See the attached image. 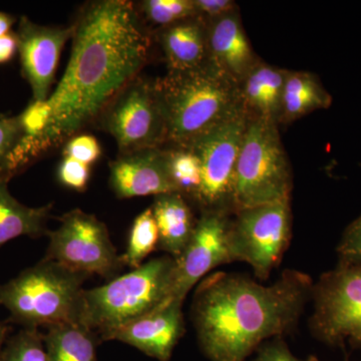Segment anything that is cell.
Instances as JSON below:
<instances>
[{"mask_svg": "<svg viewBox=\"0 0 361 361\" xmlns=\"http://www.w3.org/2000/svg\"><path fill=\"white\" fill-rule=\"evenodd\" d=\"M286 73L260 61L249 71L239 87L242 103L252 116L278 123Z\"/></svg>", "mask_w": 361, "mask_h": 361, "instance_id": "cell-20", "label": "cell"}, {"mask_svg": "<svg viewBox=\"0 0 361 361\" xmlns=\"http://www.w3.org/2000/svg\"><path fill=\"white\" fill-rule=\"evenodd\" d=\"M251 113L243 104L187 147L200 159L202 182L195 202L203 211L234 213L235 172Z\"/></svg>", "mask_w": 361, "mask_h": 361, "instance_id": "cell-7", "label": "cell"}, {"mask_svg": "<svg viewBox=\"0 0 361 361\" xmlns=\"http://www.w3.org/2000/svg\"><path fill=\"white\" fill-rule=\"evenodd\" d=\"M331 104L329 92L313 73L287 71L278 123L293 122L312 111L329 109Z\"/></svg>", "mask_w": 361, "mask_h": 361, "instance_id": "cell-21", "label": "cell"}, {"mask_svg": "<svg viewBox=\"0 0 361 361\" xmlns=\"http://www.w3.org/2000/svg\"><path fill=\"white\" fill-rule=\"evenodd\" d=\"M73 27L70 61L47 99L51 123L37 137L44 152L71 139L99 116L139 77L149 59L151 39L133 2H89Z\"/></svg>", "mask_w": 361, "mask_h": 361, "instance_id": "cell-1", "label": "cell"}, {"mask_svg": "<svg viewBox=\"0 0 361 361\" xmlns=\"http://www.w3.org/2000/svg\"><path fill=\"white\" fill-rule=\"evenodd\" d=\"M229 228L233 262H245L261 281L269 278L292 236L290 200L241 209Z\"/></svg>", "mask_w": 361, "mask_h": 361, "instance_id": "cell-10", "label": "cell"}, {"mask_svg": "<svg viewBox=\"0 0 361 361\" xmlns=\"http://www.w3.org/2000/svg\"><path fill=\"white\" fill-rule=\"evenodd\" d=\"M90 276L42 258L0 284V306L9 322L37 329L59 323H78L85 282Z\"/></svg>", "mask_w": 361, "mask_h": 361, "instance_id": "cell-5", "label": "cell"}, {"mask_svg": "<svg viewBox=\"0 0 361 361\" xmlns=\"http://www.w3.org/2000/svg\"><path fill=\"white\" fill-rule=\"evenodd\" d=\"M39 330L23 329L11 339L4 361H51Z\"/></svg>", "mask_w": 361, "mask_h": 361, "instance_id": "cell-26", "label": "cell"}, {"mask_svg": "<svg viewBox=\"0 0 361 361\" xmlns=\"http://www.w3.org/2000/svg\"><path fill=\"white\" fill-rule=\"evenodd\" d=\"M110 186L118 199L177 193L169 170V151L145 149L110 163Z\"/></svg>", "mask_w": 361, "mask_h": 361, "instance_id": "cell-14", "label": "cell"}, {"mask_svg": "<svg viewBox=\"0 0 361 361\" xmlns=\"http://www.w3.org/2000/svg\"><path fill=\"white\" fill-rule=\"evenodd\" d=\"M159 231L151 207L135 218L130 228L126 251L122 254L125 266L135 269L145 263L158 247Z\"/></svg>", "mask_w": 361, "mask_h": 361, "instance_id": "cell-23", "label": "cell"}, {"mask_svg": "<svg viewBox=\"0 0 361 361\" xmlns=\"http://www.w3.org/2000/svg\"><path fill=\"white\" fill-rule=\"evenodd\" d=\"M207 61L237 85L258 63L238 11L206 23Z\"/></svg>", "mask_w": 361, "mask_h": 361, "instance_id": "cell-16", "label": "cell"}, {"mask_svg": "<svg viewBox=\"0 0 361 361\" xmlns=\"http://www.w3.org/2000/svg\"><path fill=\"white\" fill-rule=\"evenodd\" d=\"M175 265L174 258L164 255L108 283L84 289L78 324L104 336L158 310L170 301Z\"/></svg>", "mask_w": 361, "mask_h": 361, "instance_id": "cell-4", "label": "cell"}, {"mask_svg": "<svg viewBox=\"0 0 361 361\" xmlns=\"http://www.w3.org/2000/svg\"><path fill=\"white\" fill-rule=\"evenodd\" d=\"M197 16L205 23L217 20L226 14L237 11L236 4L232 0H193Z\"/></svg>", "mask_w": 361, "mask_h": 361, "instance_id": "cell-33", "label": "cell"}, {"mask_svg": "<svg viewBox=\"0 0 361 361\" xmlns=\"http://www.w3.org/2000/svg\"><path fill=\"white\" fill-rule=\"evenodd\" d=\"M73 25L45 26L33 23L26 16L20 18L18 52L23 77L32 92V101H47L63 47L73 37Z\"/></svg>", "mask_w": 361, "mask_h": 361, "instance_id": "cell-13", "label": "cell"}, {"mask_svg": "<svg viewBox=\"0 0 361 361\" xmlns=\"http://www.w3.org/2000/svg\"><path fill=\"white\" fill-rule=\"evenodd\" d=\"M346 361H348V360H346Z\"/></svg>", "mask_w": 361, "mask_h": 361, "instance_id": "cell-37", "label": "cell"}, {"mask_svg": "<svg viewBox=\"0 0 361 361\" xmlns=\"http://www.w3.org/2000/svg\"><path fill=\"white\" fill-rule=\"evenodd\" d=\"M277 125L276 121L251 115L235 172L234 213L290 200V164Z\"/></svg>", "mask_w": 361, "mask_h": 361, "instance_id": "cell-6", "label": "cell"}, {"mask_svg": "<svg viewBox=\"0 0 361 361\" xmlns=\"http://www.w3.org/2000/svg\"><path fill=\"white\" fill-rule=\"evenodd\" d=\"M7 334H8V326L0 322V350H1L2 344L6 341Z\"/></svg>", "mask_w": 361, "mask_h": 361, "instance_id": "cell-36", "label": "cell"}, {"mask_svg": "<svg viewBox=\"0 0 361 361\" xmlns=\"http://www.w3.org/2000/svg\"><path fill=\"white\" fill-rule=\"evenodd\" d=\"M51 118V109L47 101H32L18 116L23 135L39 137L49 128Z\"/></svg>", "mask_w": 361, "mask_h": 361, "instance_id": "cell-27", "label": "cell"}, {"mask_svg": "<svg viewBox=\"0 0 361 361\" xmlns=\"http://www.w3.org/2000/svg\"><path fill=\"white\" fill-rule=\"evenodd\" d=\"M58 179L68 189L84 192L89 186L90 166L75 159L63 157L58 168Z\"/></svg>", "mask_w": 361, "mask_h": 361, "instance_id": "cell-30", "label": "cell"}, {"mask_svg": "<svg viewBox=\"0 0 361 361\" xmlns=\"http://www.w3.org/2000/svg\"><path fill=\"white\" fill-rule=\"evenodd\" d=\"M139 13L159 27L198 18L193 0H145L140 4Z\"/></svg>", "mask_w": 361, "mask_h": 361, "instance_id": "cell-25", "label": "cell"}, {"mask_svg": "<svg viewBox=\"0 0 361 361\" xmlns=\"http://www.w3.org/2000/svg\"><path fill=\"white\" fill-rule=\"evenodd\" d=\"M182 310L183 302L169 301L158 310L102 337L104 341H118L130 344L152 357L168 361L185 334Z\"/></svg>", "mask_w": 361, "mask_h": 361, "instance_id": "cell-15", "label": "cell"}, {"mask_svg": "<svg viewBox=\"0 0 361 361\" xmlns=\"http://www.w3.org/2000/svg\"><path fill=\"white\" fill-rule=\"evenodd\" d=\"M151 209L158 226L157 249L177 259L186 248L196 227L191 207L182 195L170 193L155 197Z\"/></svg>", "mask_w": 361, "mask_h": 361, "instance_id": "cell-18", "label": "cell"}, {"mask_svg": "<svg viewBox=\"0 0 361 361\" xmlns=\"http://www.w3.org/2000/svg\"><path fill=\"white\" fill-rule=\"evenodd\" d=\"M336 251L338 264H361V215L348 226Z\"/></svg>", "mask_w": 361, "mask_h": 361, "instance_id": "cell-28", "label": "cell"}, {"mask_svg": "<svg viewBox=\"0 0 361 361\" xmlns=\"http://www.w3.org/2000/svg\"><path fill=\"white\" fill-rule=\"evenodd\" d=\"M58 219L59 227L47 233L44 259L90 277L99 275L110 281L118 276L125 264L103 221L78 208Z\"/></svg>", "mask_w": 361, "mask_h": 361, "instance_id": "cell-8", "label": "cell"}, {"mask_svg": "<svg viewBox=\"0 0 361 361\" xmlns=\"http://www.w3.org/2000/svg\"><path fill=\"white\" fill-rule=\"evenodd\" d=\"M23 135L18 116L0 118V167Z\"/></svg>", "mask_w": 361, "mask_h": 361, "instance_id": "cell-32", "label": "cell"}, {"mask_svg": "<svg viewBox=\"0 0 361 361\" xmlns=\"http://www.w3.org/2000/svg\"><path fill=\"white\" fill-rule=\"evenodd\" d=\"M14 21L16 20L11 14L0 11V37H4L6 33L11 32V28Z\"/></svg>", "mask_w": 361, "mask_h": 361, "instance_id": "cell-35", "label": "cell"}, {"mask_svg": "<svg viewBox=\"0 0 361 361\" xmlns=\"http://www.w3.org/2000/svg\"><path fill=\"white\" fill-rule=\"evenodd\" d=\"M167 125L168 142L187 148L241 106L239 85L205 63L169 71L155 80Z\"/></svg>", "mask_w": 361, "mask_h": 361, "instance_id": "cell-3", "label": "cell"}, {"mask_svg": "<svg viewBox=\"0 0 361 361\" xmlns=\"http://www.w3.org/2000/svg\"><path fill=\"white\" fill-rule=\"evenodd\" d=\"M63 157L75 159L87 166L94 165L102 156L97 137L90 135H75L66 142Z\"/></svg>", "mask_w": 361, "mask_h": 361, "instance_id": "cell-29", "label": "cell"}, {"mask_svg": "<svg viewBox=\"0 0 361 361\" xmlns=\"http://www.w3.org/2000/svg\"><path fill=\"white\" fill-rule=\"evenodd\" d=\"M99 116L102 129L115 139L120 155L161 148L168 142L167 125L155 80L135 78Z\"/></svg>", "mask_w": 361, "mask_h": 361, "instance_id": "cell-11", "label": "cell"}, {"mask_svg": "<svg viewBox=\"0 0 361 361\" xmlns=\"http://www.w3.org/2000/svg\"><path fill=\"white\" fill-rule=\"evenodd\" d=\"M169 170L177 193L194 201L202 182V166L198 156L188 148L170 149Z\"/></svg>", "mask_w": 361, "mask_h": 361, "instance_id": "cell-24", "label": "cell"}, {"mask_svg": "<svg viewBox=\"0 0 361 361\" xmlns=\"http://www.w3.org/2000/svg\"><path fill=\"white\" fill-rule=\"evenodd\" d=\"M18 51V39L16 32L6 33L0 37V65L9 63Z\"/></svg>", "mask_w": 361, "mask_h": 361, "instance_id": "cell-34", "label": "cell"}, {"mask_svg": "<svg viewBox=\"0 0 361 361\" xmlns=\"http://www.w3.org/2000/svg\"><path fill=\"white\" fill-rule=\"evenodd\" d=\"M159 40L169 71L195 70L207 61V25L199 18L161 28Z\"/></svg>", "mask_w": 361, "mask_h": 361, "instance_id": "cell-17", "label": "cell"}, {"mask_svg": "<svg viewBox=\"0 0 361 361\" xmlns=\"http://www.w3.org/2000/svg\"><path fill=\"white\" fill-rule=\"evenodd\" d=\"M311 334L334 348L361 349V264H338L313 284Z\"/></svg>", "mask_w": 361, "mask_h": 361, "instance_id": "cell-9", "label": "cell"}, {"mask_svg": "<svg viewBox=\"0 0 361 361\" xmlns=\"http://www.w3.org/2000/svg\"><path fill=\"white\" fill-rule=\"evenodd\" d=\"M255 353V357L250 361H320L315 355H310L306 358L296 357L284 341L283 337H275L263 342Z\"/></svg>", "mask_w": 361, "mask_h": 361, "instance_id": "cell-31", "label": "cell"}, {"mask_svg": "<svg viewBox=\"0 0 361 361\" xmlns=\"http://www.w3.org/2000/svg\"><path fill=\"white\" fill-rule=\"evenodd\" d=\"M310 275L286 269L274 283L216 272L197 286L191 306L202 351L210 361H247L263 343L293 331L311 300Z\"/></svg>", "mask_w": 361, "mask_h": 361, "instance_id": "cell-2", "label": "cell"}, {"mask_svg": "<svg viewBox=\"0 0 361 361\" xmlns=\"http://www.w3.org/2000/svg\"><path fill=\"white\" fill-rule=\"evenodd\" d=\"M94 331L78 323H59L47 327L44 336L51 361H96Z\"/></svg>", "mask_w": 361, "mask_h": 361, "instance_id": "cell-22", "label": "cell"}, {"mask_svg": "<svg viewBox=\"0 0 361 361\" xmlns=\"http://www.w3.org/2000/svg\"><path fill=\"white\" fill-rule=\"evenodd\" d=\"M11 178L0 175V249L11 240L26 236H47V222L54 205L28 207L16 200L9 191Z\"/></svg>", "mask_w": 361, "mask_h": 361, "instance_id": "cell-19", "label": "cell"}, {"mask_svg": "<svg viewBox=\"0 0 361 361\" xmlns=\"http://www.w3.org/2000/svg\"><path fill=\"white\" fill-rule=\"evenodd\" d=\"M229 213L203 211L193 235L182 254L175 259L170 301L184 303L189 292L218 266L233 263L229 245Z\"/></svg>", "mask_w": 361, "mask_h": 361, "instance_id": "cell-12", "label": "cell"}]
</instances>
